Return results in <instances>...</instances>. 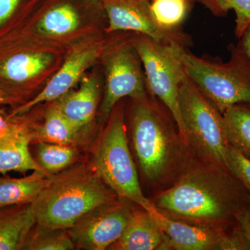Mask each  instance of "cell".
<instances>
[{"mask_svg": "<svg viewBox=\"0 0 250 250\" xmlns=\"http://www.w3.org/2000/svg\"><path fill=\"white\" fill-rule=\"evenodd\" d=\"M92 166L118 197L135 202L147 211L155 207L143 193L122 112H115L110 118L95 147Z\"/></svg>", "mask_w": 250, "mask_h": 250, "instance_id": "obj_5", "label": "cell"}, {"mask_svg": "<svg viewBox=\"0 0 250 250\" xmlns=\"http://www.w3.org/2000/svg\"><path fill=\"white\" fill-rule=\"evenodd\" d=\"M54 105L47 110L44 124L39 130L33 131L32 142L51 143L75 146L82 142L81 132Z\"/></svg>", "mask_w": 250, "mask_h": 250, "instance_id": "obj_17", "label": "cell"}, {"mask_svg": "<svg viewBox=\"0 0 250 250\" xmlns=\"http://www.w3.org/2000/svg\"><path fill=\"white\" fill-rule=\"evenodd\" d=\"M80 24L76 9L69 4L54 6L39 21L37 29L46 36H62L76 30Z\"/></svg>", "mask_w": 250, "mask_h": 250, "instance_id": "obj_20", "label": "cell"}, {"mask_svg": "<svg viewBox=\"0 0 250 250\" xmlns=\"http://www.w3.org/2000/svg\"><path fill=\"white\" fill-rule=\"evenodd\" d=\"M205 163L189 167L154 205L181 218L233 226L237 213L250 206L249 193L228 169Z\"/></svg>", "mask_w": 250, "mask_h": 250, "instance_id": "obj_1", "label": "cell"}, {"mask_svg": "<svg viewBox=\"0 0 250 250\" xmlns=\"http://www.w3.org/2000/svg\"><path fill=\"white\" fill-rule=\"evenodd\" d=\"M141 63L134 45L124 44L108 52L105 62L106 92L101 107L103 119L110 116L122 98L136 100L147 96V82Z\"/></svg>", "mask_w": 250, "mask_h": 250, "instance_id": "obj_8", "label": "cell"}, {"mask_svg": "<svg viewBox=\"0 0 250 250\" xmlns=\"http://www.w3.org/2000/svg\"><path fill=\"white\" fill-rule=\"evenodd\" d=\"M134 100L131 114L133 144L143 174L154 184H164L185 164L186 146L156 104L147 96Z\"/></svg>", "mask_w": 250, "mask_h": 250, "instance_id": "obj_3", "label": "cell"}, {"mask_svg": "<svg viewBox=\"0 0 250 250\" xmlns=\"http://www.w3.org/2000/svg\"><path fill=\"white\" fill-rule=\"evenodd\" d=\"M188 78L223 114L229 108L250 103V59L238 46L230 47L228 62H210L176 47Z\"/></svg>", "mask_w": 250, "mask_h": 250, "instance_id": "obj_4", "label": "cell"}, {"mask_svg": "<svg viewBox=\"0 0 250 250\" xmlns=\"http://www.w3.org/2000/svg\"><path fill=\"white\" fill-rule=\"evenodd\" d=\"M29 145V142L16 145L0 144V174L44 171L31 155Z\"/></svg>", "mask_w": 250, "mask_h": 250, "instance_id": "obj_22", "label": "cell"}, {"mask_svg": "<svg viewBox=\"0 0 250 250\" xmlns=\"http://www.w3.org/2000/svg\"><path fill=\"white\" fill-rule=\"evenodd\" d=\"M75 245L64 230L47 231L34 227L24 241V250H71Z\"/></svg>", "mask_w": 250, "mask_h": 250, "instance_id": "obj_23", "label": "cell"}, {"mask_svg": "<svg viewBox=\"0 0 250 250\" xmlns=\"http://www.w3.org/2000/svg\"><path fill=\"white\" fill-rule=\"evenodd\" d=\"M21 0H0V27L14 14Z\"/></svg>", "mask_w": 250, "mask_h": 250, "instance_id": "obj_28", "label": "cell"}, {"mask_svg": "<svg viewBox=\"0 0 250 250\" xmlns=\"http://www.w3.org/2000/svg\"><path fill=\"white\" fill-rule=\"evenodd\" d=\"M109 249L154 250L171 249L170 242L147 210L135 211L119 239Z\"/></svg>", "mask_w": 250, "mask_h": 250, "instance_id": "obj_13", "label": "cell"}, {"mask_svg": "<svg viewBox=\"0 0 250 250\" xmlns=\"http://www.w3.org/2000/svg\"><path fill=\"white\" fill-rule=\"evenodd\" d=\"M35 225L31 203L0 208V250H22L29 231Z\"/></svg>", "mask_w": 250, "mask_h": 250, "instance_id": "obj_15", "label": "cell"}, {"mask_svg": "<svg viewBox=\"0 0 250 250\" xmlns=\"http://www.w3.org/2000/svg\"><path fill=\"white\" fill-rule=\"evenodd\" d=\"M133 45L144 67L148 90L170 112L181 139L187 147L179 106V88L187 75L176 50L179 46L161 43L143 35L136 38Z\"/></svg>", "mask_w": 250, "mask_h": 250, "instance_id": "obj_7", "label": "cell"}, {"mask_svg": "<svg viewBox=\"0 0 250 250\" xmlns=\"http://www.w3.org/2000/svg\"><path fill=\"white\" fill-rule=\"evenodd\" d=\"M238 46L250 59V24L246 28L241 37Z\"/></svg>", "mask_w": 250, "mask_h": 250, "instance_id": "obj_29", "label": "cell"}, {"mask_svg": "<svg viewBox=\"0 0 250 250\" xmlns=\"http://www.w3.org/2000/svg\"><path fill=\"white\" fill-rule=\"evenodd\" d=\"M229 144L250 159V103L233 105L223 113Z\"/></svg>", "mask_w": 250, "mask_h": 250, "instance_id": "obj_19", "label": "cell"}, {"mask_svg": "<svg viewBox=\"0 0 250 250\" xmlns=\"http://www.w3.org/2000/svg\"><path fill=\"white\" fill-rule=\"evenodd\" d=\"M192 1H195V0H192Z\"/></svg>", "mask_w": 250, "mask_h": 250, "instance_id": "obj_32", "label": "cell"}, {"mask_svg": "<svg viewBox=\"0 0 250 250\" xmlns=\"http://www.w3.org/2000/svg\"><path fill=\"white\" fill-rule=\"evenodd\" d=\"M210 12L222 16L233 11L236 14L235 35L241 37L250 24V0H200Z\"/></svg>", "mask_w": 250, "mask_h": 250, "instance_id": "obj_24", "label": "cell"}, {"mask_svg": "<svg viewBox=\"0 0 250 250\" xmlns=\"http://www.w3.org/2000/svg\"><path fill=\"white\" fill-rule=\"evenodd\" d=\"M100 95V85L95 76L85 77L79 89L56 100L54 106L72 124L83 129L93 121Z\"/></svg>", "mask_w": 250, "mask_h": 250, "instance_id": "obj_14", "label": "cell"}, {"mask_svg": "<svg viewBox=\"0 0 250 250\" xmlns=\"http://www.w3.org/2000/svg\"><path fill=\"white\" fill-rule=\"evenodd\" d=\"M235 221L242 236L250 248V206L237 213Z\"/></svg>", "mask_w": 250, "mask_h": 250, "instance_id": "obj_27", "label": "cell"}, {"mask_svg": "<svg viewBox=\"0 0 250 250\" xmlns=\"http://www.w3.org/2000/svg\"><path fill=\"white\" fill-rule=\"evenodd\" d=\"M108 32L131 31L161 43L185 47L189 39L182 33L161 27L147 0H104Z\"/></svg>", "mask_w": 250, "mask_h": 250, "instance_id": "obj_11", "label": "cell"}, {"mask_svg": "<svg viewBox=\"0 0 250 250\" xmlns=\"http://www.w3.org/2000/svg\"><path fill=\"white\" fill-rule=\"evenodd\" d=\"M113 202L90 210L67 229L75 247L104 250L119 239L135 211L127 206Z\"/></svg>", "mask_w": 250, "mask_h": 250, "instance_id": "obj_9", "label": "cell"}, {"mask_svg": "<svg viewBox=\"0 0 250 250\" xmlns=\"http://www.w3.org/2000/svg\"><path fill=\"white\" fill-rule=\"evenodd\" d=\"M52 59V54L44 52L15 54L0 64V76L14 82H25L40 75Z\"/></svg>", "mask_w": 250, "mask_h": 250, "instance_id": "obj_18", "label": "cell"}, {"mask_svg": "<svg viewBox=\"0 0 250 250\" xmlns=\"http://www.w3.org/2000/svg\"><path fill=\"white\" fill-rule=\"evenodd\" d=\"M168 238L171 249L178 250H250L236 225L232 231L229 228L191 225L176 221L161 213L156 207L147 211Z\"/></svg>", "mask_w": 250, "mask_h": 250, "instance_id": "obj_10", "label": "cell"}, {"mask_svg": "<svg viewBox=\"0 0 250 250\" xmlns=\"http://www.w3.org/2000/svg\"><path fill=\"white\" fill-rule=\"evenodd\" d=\"M6 98H7V95H6V93H5L4 90L0 89V103H1V102L4 101Z\"/></svg>", "mask_w": 250, "mask_h": 250, "instance_id": "obj_30", "label": "cell"}, {"mask_svg": "<svg viewBox=\"0 0 250 250\" xmlns=\"http://www.w3.org/2000/svg\"><path fill=\"white\" fill-rule=\"evenodd\" d=\"M52 175L34 170L21 178L0 177V208L34 202L48 185Z\"/></svg>", "mask_w": 250, "mask_h": 250, "instance_id": "obj_16", "label": "cell"}, {"mask_svg": "<svg viewBox=\"0 0 250 250\" xmlns=\"http://www.w3.org/2000/svg\"><path fill=\"white\" fill-rule=\"evenodd\" d=\"M190 1H192V0H190Z\"/></svg>", "mask_w": 250, "mask_h": 250, "instance_id": "obj_31", "label": "cell"}, {"mask_svg": "<svg viewBox=\"0 0 250 250\" xmlns=\"http://www.w3.org/2000/svg\"><path fill=\"white\" fill-rule=\"evenodd\" d=\"M115 195L93 166H70L53 174L31 202L36 227L47 231L67 230L90 210L114 201Z\"/></svg>", "mask_w": 250, "mask_h": 250, "instance_id": "obj_2", "label": "cell"}, {"mask_svg": "<svg viewBox=\"0 0 250 250\" xmlns=\"http://www.w3.org/2000/svg\"><path fill=\"white\" fill-rule=\"evenodd\" d=\"M227 164L228 170L241 182L250 196V159L229 145Z\"/></svg>", "mask_w": 250, "mask_h": 250, "instance_id": "obj_26", "label": "cell"}, {"mask_svg": "<svg viewBox=\"0 0 250 250\" xmlns=\"http://www.w3.org/2000/svg\"><path fill=\"white\" fill-rule=\"evenodd\" d=\"M100 55L97 47L78 49L70 54L63 65L35 98L16 108L10 117L22 116L36 105L54 101L70 91L85 70L93 65Z\"/></svg>", "mask_w": 250, "mask_h": 250, "instance_id": "obj_12", "label": "cell"}, {"mask_svg": "<svg viewBox=\"0 0 250 250\" xmlns=\"http://www.w3.org/2000/svg\"><path fill=\"white\" fill-rule=\"evenodd\" d=\"M179 106L187 147H191L205 162L228 170L229 144L224 129L223 114L188 76L179 88Z\"/></svg>", "mask_w": 250, "mask_h": 250, "instance_id": "obj_6", "label": "cell"}, {"mask_svg": "<svg viewBox=\"0 0 250 250\" xmlns=\"http://www.w3.org/2000/svg\"><path fill=\"white\" fill-rule=\"evenodd\" d=\"M189 1L190 0H153L151 9L161 27L174 30L185 19Z\"/></svg>", "mask_w": 250, "mask_h": 250, "instance_id": "obj_25", "label": "cell"}, {"mask_svg": "<svg viewBox=\"0 0 250 250\" xmlns=\"http://www.w3.org/2000/svg\"><path fill=\"white\" fill-rule=\"evenodd\" d=\"M77 157L74 146L42 142L38 145L35 159L46 173L52 175L73 165Z\"/></svg>", "mask_w": 250, "mask_h": 250, "instance_id": "obj_21", "label": "cell"}]
</instances>
